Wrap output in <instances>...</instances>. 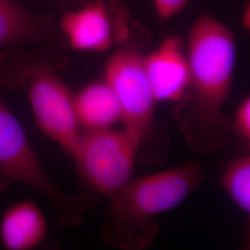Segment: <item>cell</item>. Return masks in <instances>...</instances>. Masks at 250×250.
Segmentation results:
<instances>
[{"instance_id": "cell-1", "label": "cell", "mask_w": 250, "mask_h": 250, "mask_svg": "<svg viewBox=\"0 0 250 250\" xmlns=\"http://www.w3.org/2000/svg\"><path fill=\"white\" fill-rule=\"evenodd\" d=\"M185 47L190 84L174 118L194 151H218L237 139L223 111L232 88L236 38L222 21L204 13L190 27Z\"/></svg>"}, {"instance_id": "cell-2", "label": "cell", "mask_w": 250, "mask_h": 250, "mask_svg": "<svg viewBox=\"0 0 250 250\" xmlns=\"http://www.w3.org/2000/svg\"><path fill=\"white\" fill-rule=\"evenodd\" d=\"M203 179L202 166L191 161L131 180L109 199L103 238L122 250L149 247L159 232L155 217L181 205Z\"/></svg>"}, {"instance_id": "cell-3", "label": "cell", "mask_w": 250, "mask_h": 250, "mask_svg": "<svg viewBox=\"0 0 250 250\" xmlns=\"http://www.w3.org/2000/svg\"><path fill=\"white\" fill-rule=\"evenodd\" d=\"M66 62L62 56L5 49L0 55V84L25 90L39 130L72 159L83 131L74 112V94L59 74Z\"/></svg>"}, {"instance_id": "cell-4", "label": "cell", "mask_w": 250, "mask_h": 250, "mask_svg": "<svg viewBox=\"0 0 250 250\" xmlns=\"http://www.w3.org/2000/svg\"><path fill=\"white\" fill-rule=\"evenodd\" d=\"M34 188L53 206L59 227L80 225L98 203L96 194L85 189L69 195L48 177L26 133L0 94V193L13 184Z\"/></svg>"}, {"instance_id": "cell-5", "label": "cell", "mask_w": 250, "mask_h": 250, "mask_svg": "<svg viewBox=\"0 0 250 250\" xmlns=\"http://www.w3.org/2000/svg\"><path fill=\"white\" fill-rule=\"evenodd\" d=\"M139 149L125 129L83 132L72 160L87 190L110 199L132 180Z\"/></svg>"}, {"instance_id": "cell-6", "label": "cell", "mask_w": 250, "mask_h": 250, "mask_svg": "<svg viewBox=\"0 0 250 250\" xmlns=\"http://www.w3.org/2000/svg\"><path fill=\"white\" fill-rule=\"evenodd\" d=\"M103 80L118 100L123 129L141 147L154 133L157 103L145 72L143 53L134 45L118 46L105 64Z\"/></svg>"}, {"instance_id": "cell-7", "label": "cell", "mask_w": 250, "mask_h": 250, "mask_svg": "<svg viewBox=\"0 0 250 250\" xmlns=\"http://www.w3.org/2000/svg\"><path fill=\"white\" fill-rule=\"evenodd\" d=\"M131 14L122 0H87L59 23L66 45L82 52L103 53L127 44Z\"/></svg>"}, {"instance_id": "cell-8", "label": "cell", "mask_w": 250, "mask_h": 250, "mask_svg": "<svg viewBox=\"0 0 250 250\" xmlns=\"http://www.w3.org/2000/svg\"><path fill=\"white\" fill-rule=\"evenodd\" d=\"M146 74L156 102L177 104L187 94L190 71L185 41L178 36L165 37L149 53L143 54Z\"/></svg>"}, {"instance_id": "cell-9", "label": "cell", "mask_w": 250, "mask_h": 250, "mask_svg": "<svg viewBox=\"0 0 250 250\" xmlns=\"http://www.w3.org/2000/svg\"><path fill=\"white\" fill-rule=\"evenodd\" d=\"M66 45L51 16L38 14L18 0H0V48L23 45Z\"/></svg>"}, {"instance_id": "cell-10", "label": "cell", "mask_w": 250, "mask_h": 250, "mask_svg": "<svg viewBox=\"0 0 250 250\" xmlns=\"http://www.w3.org/2000/svg\"><path fill=\"white\" fill-rule=\"evenodd\" d=\"M47 222L41 208L32 200L10 206L0 220V241L8 250H31L45 240Z\"/></svg>"}, {"instance_id": "cell-11", "label": "cell", "mask_w": 250, "mask_h": 250, "mask_svg": "<svg viewBox=\"0 0 250 250\" xmlns=\"http://www.w3.org/2000/svg\"><path fill=\"white\" fill-rule=\"evenodd\" d=\"M73 106L83 132L110 129L121 123L118 100L103 79L90 83L74 94Z\"/></svg>"}, {"instance_id": "cell-12", "label": "cell", "mask_w": 250, "mask_h": 250, "mask_svg": "<svg viewBox=\"0 0 250 250\" xmlns=\"http://www.w3.org/2000/svg\"><path fill=\"white\" fill-rule=\"evenodd\" d=\"M221 185L233 203L246 214L250 213V156L245 154L232 160L224 169Z\"/></svg>"}, {"instance_id": "cell-13", "label": "cell", "mask_w": 250, "mask_h": 250, "mask_svg": "<svg viewBox=\"0 0 250 250\" xmlns=\"http://www.w3.org/2000/svg\"><path fill=\"white\" fill-rule=\"evenodd\" d=\"M232 131L237 139L250 145V99L246 97L238 104L232 120Z\"/></svg>"}, {"instance_id": "cell-14", "label": "cell", "mask_w": 250, "mask_h": 250, "mask_svg": "<svg viewBox=\"0 0 250 250\" xmlns=\"http://www.w3.org/2000/svg\"><path fill=\"white\" fill-rule=\"evenodd\" d=\"M189 0H153L158 16L162 20H170L187 9Z\"/></svg>"}, {"instance_id": "cell-15", "label": "cell", "mask_w": 250, "mask_h": 250, "mask_svg": "<svg viewBox=\"0 0 250 250\" xmlns=\"http://www.w3.org/2000/svg\"><path fill=\"white\" fill-rule=\"evenodd\" d=\"M250 6H248V7L245 8L244 11H243V14H242V24H243V27L245 28V30H248V31L250 30Z\"/></svg>"}]
</instances>
